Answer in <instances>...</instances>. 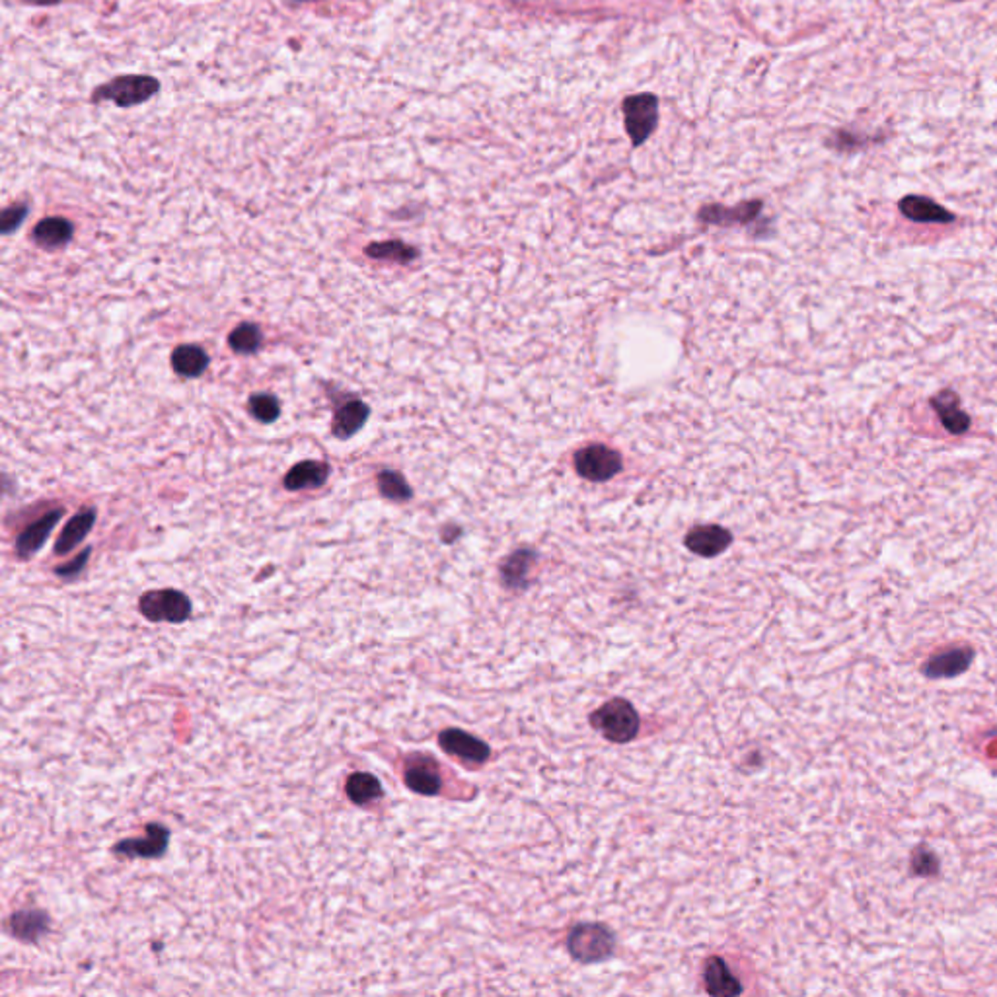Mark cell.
I'll return each instance as SVG.
<instances>
[{
  "mask_svg": "<svg viewBox=\"0 0 997 997\" xmlns=\"http://www.w3.org/2000/svg\"><path fill=\"white\" fill-rule=\"evenodd\" d=\"M160 92V80L151 74H122L94 88L90 94L92 103L111 101L117 108L129 110L143 106Z\"/></svg>",
  "mask_w": 997,
  "mask_h": 997,
  "instance_id": "obj_1",
  "label": "cell"
},
{
  "mask_svg": "<svg viewBox=\"0 0 997 997\" xmlns=\"http://www.w3.org/2000/svg\"><path fill=\"white\" fill-rule=\"evenodd\" d=\"M592 727L600 731L608 740L623 744L635 738L639 733V716L626 699H610L600 709L590 716Z\"/></svg>",
  "mask_w": 997,
  "mask_h": 997,
  "instance_id": "obj_2",
  "label": "cell"
},
{
  "mask_svg": "<svg viewBox=\"0 0 997 997\" xmlns=\"http://www.w3.org/2000/svg\"><path fill=\"white\" fill-rule=\"evenodd\" d=\"M614 935L600 924H580L567 937V949L578 962H600L614 952Z\"/></svg>",
  "mask_w": 997,
  "mask_h": 997,
  "instance_id": "obj_3",
  "label": "cell"
},
{
  "mask_svg": "<svg viewBox=\"0 0 997 997\" xmlns=\"http://www.w3.org/2000/svg\"><path fill=\"white\" fill-rule=\"evenodd\" d=\"M139 610L148 621L182 623L191 616V600L174 589L148 590L139 600Z\"/></svg>",
  "mask_w": 997,
  "mask_h": 997,
  "instance_id": "obj_4",
  "label": "cell"
},
{
  "mask_svg": "<svg viewBox=\"0 0 997 997\" xmlns=\"http://www.w3.org/2000/svg\"><path fill=\"white\" fill-rule=\"evenodd\" d=\"M623 119L633 146H642L657 129L659 100L654 94H637L623 101Z\"/></svg>",
  "mask_w": 997,
  "mask_h": 997,
  "instance_id": "obj_5",
  "label": "cell"
},
{
  "mask_svg": "<svg viewBox=\"0 0 997 997\" xmlns=\"http://www.w3.org/2000/svg\"><path fill=\"white\" fill-rule=\"evenodd\" d=\"M621 456L606 444H590L575 454V470L589 482H608L621 472Z\"/></svg>",
  "mask_w": 997,
  "mask_h": 997,
  "instance_id": "obj_6",
  "label": "cell"
},
{
  "mask_svg": "<svg viewBox=\"0 0 997 997\" xmlns=\"http://www.w3.org/2000/svg\"><path fill=\"white\" fill-rule=\"evenodd\" d=\"M168 842H170L168 828H164L162 824H156V822H151L146 826V836L144 838L122 840V842L113 845V854L125 855V857H131V859L133 857L154 859V857H160L164 852L168 850Z\"/></svg>",
  "mask_w": 997,
  "mask_h": 997,
  "instance_id": "obj_7",
  "label": "cell"
},
{
  "mask_svg": "<svg viewBox=\"0 0 997 997\" xmlns=\"http://www.w3.org/2000/svg\"><path fill=\"white\" fill-rule=\"evenodd\" d=\"M439 744L446 754L462 758V760H468V762L483 764L489 758L487 744L480 738L468 735L466 731H460V728H446V731H442L439 737Z\"/></svg>",
  "mask_w": 997,
  "mask_h": 997,
  "instance_id": "obj_8",
  "label": "cell"
},
{
  "mask_svg": "<svg viewBox=\"0 0 997 997\" xmlns=\"http://www.w3.org/2000/svg\"><path fill=\"white\" fill-rule=\"evenodd\" d=\"M731 542H733V534L717 525L695 526L686 536V547L692 554L702 556V557H717L728 546H731Z\"/></svg>",
  "mask_w": 997,
  "mask_h": 997,
  "instance_id": "obj_9",
  "label": "cell"
},
{
  "mask_svg": "<svg viewBox=\"0 0 997 997\" xmlns=\"http://www.w3.org/2000/svg\"><path fill=\"white\" fill-rule=\"evenodd\" d=\"M65 511L63 509H55V511H49L48 514H43L41 518H37L34 525H29L16 540V554L18 557L22 559H27L32 557L34 554H37L39 549L43 547V544L48 542V538L51 536V532L55 530V526L61 523Z\"/></svg>",
  "mask_w": 997,
  "mask_h": 997,
  "instance_id": "obj_10",
  "label": "cell"
},
{
  "mask_svg": "<svg viewBox=\"0 0 997 997\" xmlns=\"http://www.w3.org/2000/svg\"><path fill=\"white\" fill-rule=\"evenodd\" d=\"M974 661V651L970 647L949 649L933 657L924 664V674L928 678H952L969 671Z\"/></svg>",
  "mask_w": 997,
  "mask_h": 997,
  "instance_id": "obj_11",
  "label": "cell"
},
{
  "mask_svg": "<svg viewBox=\"0 0 997 997\" xmlns=\"http://www.w3.org/2000/svg\"><path fill=\"white\" fill-rule=\"evenodd\" d=\"M900 213L914 222H935V225H949L955 220V215L949 213L945 207L935 203L933 199L921 196H907L898 203Z\"/></svg>",
  "mask_w": 997,
  "mask_h": 997,
  "instance_id": "obj_12",
  "label": "cell"
},
{
  "mask_svg": "<svg viewBox=\"0 0 997 997\" xmlns=\"http://www.w3.org/2000/svg\"><path fill=\"white\" fill-rule=\"evenodd\" d=\"M762 211V201H748L727 209V207L711 205L699 211V220L709 225H747L752 222Z\"/></svg>",
  "mask_w": 997,
  "mask_h": 997,
  "instance_id": "obj_13",
  "label": "cell"
},
{
  "mask_svg": "<svg viewBox=\"0 0 997 997\" xmlns=\"http://www.w3.org/2000/svg\"><path fill=\"white\" fill-rule=\"evenodd\" d=\"M704 981H705V990L711 995H717V997L738 995L744 990L740 980H737V976L731 972V969H728V964L719 957H711L705 962Z\"/></svg>",
  "mask_w": 997,
  "mask_h": 997,
  "instance_id": "obj_14",
  "label": "cell"
},
{
  "mask_svg": "<svg viewBox=\"0 0 997 997\" xmlns=\"http://www.w3.org/2000/svg\"><path fill=\"white\" fill-rule=\"evenodd\" d=\"M368 415H370V409H368V406L365 404V401H361V399L345 401V404L341 406L334 415L332 433L341 440L351 439L353 435H356L363 429V425L368 419Z\"/></svg>",
  "mask_w": 997,
  "mask_h": 997,
  "instance_id": "obj_15",
  "label": "cell"
},
{
  "mask_svg": "<svg viewBox=\"0 0 997 997\" xmlns=\"http://www.w3.org/2000/svg\"><path fill=\"white\" fill-rule=\"evenodd\" d=\"M94 523H96L94 509H86L79 513L77 516H72L67 523V526L63 528V532L58 534V538L55 542V554L67 556L74 547H79V544H82L86 536L94 528Z\"/></svg>",
  "mask_w": 997,
  "mask_h": 997,
  "instance_id": "obj_16",
  "label": "cell"
},
{
  "mask_svg": "<svg viewBox=\"0 0 997 997\" xmlns=\"http://www.w3.org/2000/svg\"><path fill=\"white\" fill-rule=\"evenodd\" d=\"M327 478H330V466L325 462H318V460H304V462L289 470V473L285 475V487L289 491L316 489L322 487Z\"/></svg>",
  "mask_w": 997,
  "mask_h": 997,
  "instance_id": "obj_17",
  "label": "cell"
},
{
  "mask_svg": "<svg viewBox=\"0 0 997 997\" xmlns=\"http://www.w3.org/2000/svg\"><path fill=\"white\" fill-rule=\"evenodd\" d=\"M404 780L411 791L419 795H429V797L437 795L442 787L439 769L435 762L429 760V758H421V760L418 762H411L404 773Z\"/></svg>",
  "mask_w": 997,
  "mask_h": 997,
  "instance_id": "obj_18",
  "label": "cell"
},
{
  "mask_svg": "<svg viewBox=\"0 0 997 997\" xmlns=\"http://www.w3.org/2000/svg\"><path fill=\"white\" fill-rule=\"evenodd\" d=\"M931 406L937 409L941 418V423L952 435H962L970 427V418L960 411V401L955 392H941L931 399Z\"/></svg>",
  "mask_w": 997,
  "mask_h": 997,
  "instance_id": "obj_19",
  "label": "cell"
},
{
  "mask_svg": "<svg viewBox=\"0 0 997 997\" xmlns=\"http://www.w3.org/2000/svg\"><path fill=\"white\" fill-rule=\"evenodd\" d=\"M72 234H74V228L70 220L63 217H48L36 225L34 240L41 248L53 249V248H63L65 244H69Z\"/></svg>",
  "mask_w": 997,
  "mask_h": 997,
  "instance_id": "obj_20",
  "label": "cell"
},
{
  "mask_svg": "<svg viewBox=\"0 0 997 997\" xmlns=\"http://www.w3.org/2000/svg\"><path fill=\"white\" fill-rule=\"evenodd\" d=\"M536 563V554L532 549H516L501 565L503 585L509 589H523L528 580V575Z\"/></svg>",
  "mask_w": 997,
  "mask_h": 997,
  "instance_id": "obj_21",
  "label": "cell"
},
{
  "mask_svg": "<svg viewBox=\"0 0 997 997\" xmlns=\"http://www.w3.org/2000/svg\"><path fill=\"white\" fill-rule=\"evenodd\" d=\"M10 929L12 935L18 937L20 941H37L49 929V916L39 910L18 912L10 917Z\"/></svg>",
  "mask_w": 997,
  "mask_h": 997,
  "instance_id": "obj_22",
  "label": "cell"
},
{
  "mask_svg": "<svg viewBox=\"0 0 997 997\" xmlns=\"http://www.w3.org/2000/svg\"><path fill=\"white\" fill-rule=\"evenodd\" d=\"M172 366L175 375L184 378H197L209 366V355L197 345H180L172 353Z\"/></svg>",
  "mask_w": 997,
  "mask_h": 997,
  "instance_id": "obj_23",
  "label": "cell"
},
{
  "mask_svg": "<svg viewBox=\"0 0 997 997\" xmlns=\"http://www.w3.org/2000/svg\"><path fill=\"white\" fill-rule=\"evenodd\" d=\"M345 791L355 805H368V802L380 799L384 793L378 778L366 771H356L349 776Z\"/></svg>",
  "mask_w": 997,
  "mask_h": 997,
  "instance_id": "obj_24",
  "label": "cell"
},
{
  "mask_svg": "<svg viewBox=\"0 0 997 997\" xmlns=\"http://www.w3.org/2000/svg\"><path fill=\"white\" fill-rule=\"evenodd\" d=\"M365 254L372 260H390L398 263H409L419 256V251L413 246H408L399 240H388V242H375L366 246Z\"/></svg>",
  "mask_w": 997,
  "mask_h": 997,
  "instance_id": "obj_25",
  "label": "cell"
},
{
  "mask_svg": "<svg viewBox=\"0 0 997 997\" xmlns=\"http://www.w3.org/2000/svg\"><path fill=\"white\" fill-rule=\"evenodd\" d=\"M378 489L386 499H390L394 503H406L413 495V491L404 475L390 470H386L378 475Z\"/></svg>",
  "mask_w": 997,
  "mask_h": 997,
  "instance_id": "obj_26",
  "label": "cell"
},
{
  "mask_svg": "<svg viewBox=\"0 0 997 997\" xmlns=\"http://www.w3.org/2000/svg\"><path fill=\"white\" fill-rule=\"evenodd\" d=\"M228 345L234 353L249 355L261 347V332L254 323H242L228 337Z\"/></svg>",
  "mask_w": 997,
  "mask_h": 997,
  "instance_id": "obj_27",
  "label": "cell"
},
{
  "mask_svg": "<svg viewBox=\"0 0 997 997\" xmlns=\"http://www.w3.org/2000/svg\"><path fill=\"white\" fill-rule=\"evenodd\" d=\"M248 409L251 418H256L261 423H273L281 415L279 401L271 394H254L248 401Z\"/></svg>",
  "mask_w": 997,
  "mask_h": 997,
  "instance_id": "obj_28",
  "label": "cell"
},
{
  "mask_svg": "<svg viewBox=\"0 0 997 997\" xmlns=\"http://www.w3.org/2000/svg\"><path fill=\"white\" fill-rule=\"evenodd\" d=\"M912 871L919 876H933L939 873V859L928 847H917L912 855Z\"/></svg>",
  "mask_w": 997,
  "mask_h": 997,
  "instance_id": "obj_29",
  "label": "cell"
},
{
  "mask_svg": "<svg viewBox=\"0 0 997 997\" xmlns=\"http://www.w3.org/2000/svg\"><path fill=\"white\" fill-rule=\"evenodd\" d=\"M27 217V205H10L3 211V218H0V230L3 234H10L18 230L22 222Z\"/></svg>",
  "mask_w": 997,
  "mask_h": 997,
  "instance_id": "obj_30",
  "label": "cell"
},
{
  "mask_svg": "<svg viewBox=\"0 0 997 997\" xmlns=\"http://www.w3.org/2000/svg\"><path fill=\"white\" fill-rule=\"evenodd\" d=\"M88 557H90V549H84V552L74 557L70 563L67 565H61V567H57L55 573L61 577V578H72V577H79V573L84 569V565L88 561Z\"/></svg>",
  "mask_w": 997,
  "mask_h": 997,
  "instance_id": "obj_31",
  "label": "cell"
},
{
  "mask_svg": "<svg viewBox=\"0 0 997 997\" xmlns=\"http://www.w3.org/2000/svg\"><path fill=\"white\" fill-rule=\"evenodd\" d=\"M863 143H869V139H863L855 135V133H847V131H838L834 137V146L838 148V151H854V148H859Z\"/></svg>",
  "mask_w": 997,
  "mask_h": 997,
  "instance_id": "obj_32",
  "label": "cell"
},
{
  "mask_svg": "<svg viewBox=\"0 0 997 997\" xmlns=\"http://www.w3.org/2000/svg\"><path fill=\"white\" fill-rule=\"evenodd\" d=\"M24 3L34 6H57L61 5V0H24Z\"/></svg>",
  "mask_w": 997,
  "mask_h": 997,
  "instance_id": "obj_33",
  "label": "cell"
},
{
  "mask_svg": "<svg viewBox=\"0 0 997 997\" xmlns=\"http://www.w3.org/2000/svg\"><path fill=\"white\" fill-rule=\"evenodd\" d=\"M289 3L301 6V5H308V3H318V0H289Z\"/></svg>",
  "mask_w": 997,
  "mask_h": 997,
  "instance_id": "obj_34",
  "label": "cell"
}]
</instances>
